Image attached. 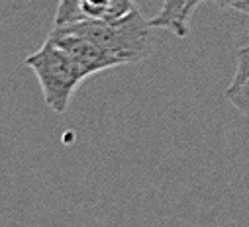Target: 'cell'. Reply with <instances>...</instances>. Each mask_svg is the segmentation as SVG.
<instances>
[{
	"instance_id": "cell-1",
	"label": "cell",
	"mask_w": 249,
	"mask_h": 227,
	"mask_svg": "<svg viewBox=\"0 0 249 227\" xmlns=\"http://www.w3.org/2000/svg\"><path fill=\"white\" fill-rule=\"evenodd\" d=\"M77 32L92 39L106 55L122 65L138 63L149 55V32L151 26L143 14L136 8L128 16L118 20H77L67 22Z\"/></svg>"
},
{
	"instance_id": "cell-2",
	"label": "cell",
	"mask_w": 249,
	"mask_h": 227,
	"mask_svg": "<svg viewBox=\"0 0 249 227\" xmlns=\"http://www.w3.org/2000/svg\"><path fill=\"white\" fill-rule=\"evenodd\" d=\"M24 63L34 71L41 86L43 100L55 114H63L69 108L75 90L87 79L69 53L61 49L51 37H47L37 51L28 55Z\"/></svg>"
},
{
	"instance_id": "cell-3",
	"label": "cell",
	"mask_w": 249,
	"mask_h": 227,
	"mask_svg": "<svg viewBox=\"0 0 249 227\" xmlns=\"http://www.w3.org/2000/svg\"><path fill=\"white\" fill-rule=\"evenodd\" d=\"M47 37H51L61 49H65L87 77L118 67V63L110 55H106L92 39L77 32L71 24H55Z\"/></svg>"
},
{
	"instance_id": "cell-4",
	"label": "cell",
	"mask_w": 249,
	"mask_h": 227,
	"mask_svg": "<svg viewBox=\"0 0 249 227\" xmlns=\"http://www.w3.org/2000/svg\"><path fill=\"white\" fill-rule=\"evenodd\" d=\"M136 10V0H79V20H118Z\"/></svg>"
},
{
	"instance_id": "cell-5",
	"label": "cell",
	"mask_w": 249,
	"mask_h": 227,
	"mask_svg": "<svg viewBox=\"0 0 249 227\" xmlns=\"http://www.w3.org/2000/svg\"><path fill=\"white\" fill-rule=\"evenodd\" d=\"M189 0H163V8L157 16L149 20L151 28H163L169 30L178 39L186 37L189 33V22L184 20V8Z\"/></svg>"
},
{
	"instance_id": "cell-6",
	"label": "cell",
	"mask_w": 249,
	"mask_h": 227,
	"mask_svg": "<svg viewBox=\"0 0 249 227\" xmlns=\"http://www.w3.org/2000/svg\"><path fill=\"white\" fill-rule=\"evenodd\" d=\"M226 98L237 112L249 118V77L237 84H230V88L226 90Z\"/></svg>"
},
{
	"instance_id": "cell-7",
	"label": "cell",
	"mask_w": 249,
	"mask_h": 227,
	"mask_svg": "<svg viewBox=\"0 0 249 227\" xmlns=\"http://www.w3.org/2000/svg\"><path fill=\"white\" fill-rule=\"evenodd\" d=\"M79 0H59L57 12H55V24H67L79 20Z\"/></svg>"
},
{
	"instance_id": "cell-8",
	"label": "cell",
	"mask_w": 249,
	"mask_h": 227,
	"mask_svg": "<svg viewBox=\"0 0 249 227\" xmlns=\"http://www.w3.org/2000/svg\"><path fill=\"white\" fill-rule=\"evenodd\" d=\"M249 77V45H243L235 55V73L231 84H237Z\"/></svg>"
},
{
	"instance_id": "cell-9",
	"label": "cell",
	"mask_w": 249,
	"mask_h": 227,
	"mask_svg": "<svg viewBox=\"0 0 249 227\" xmlns=\"http://www.w3.org/2000/svg\"><path fill=\"white\" fill-rule=\"evenodd\" d=\"M212 2L222 6V8H233L237 2H241V0H212Z\"/></svg>"
},
{
	"instance_id": "cell-10",
	"label": "cell",
	"mask_w": 249,
	"mask_h": 227,
	"mask_svg": "<svg viewBox=\"0 0 249 227\" xmlns=\"http://www.w3.org/2000/svg\"><path fill=\"white\" fill-rule=\"evenodd\" d=\"M233 10H237V12L249 16V0H241V2H237V4L233 6Z\"/></svg>"
}]
</instances>
